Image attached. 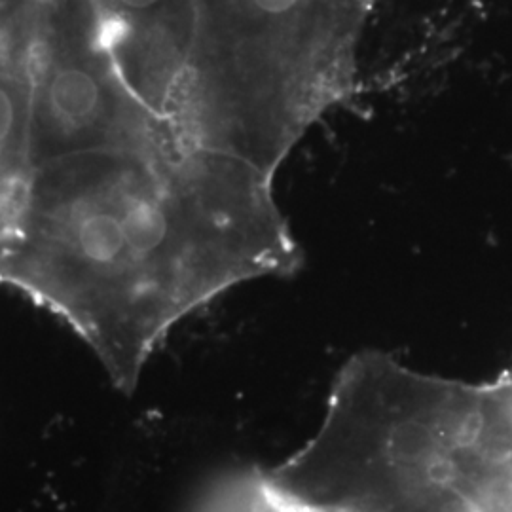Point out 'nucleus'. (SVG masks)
Segmentation results:
<instances>
[{
	"label": "nucleus",
	"instance_id": "nucleus-3",
	"mask_svg": "<svg viewBox=\"0 0 512 512\" xmlns=\"http://www.w3.org/2000/svg\"><path fill=\"white\" fill-rule=\"evenodd\" d=\"M128 14H148L164 4V0H114Z\"/></svg>",
	"mask_w": 512,
	"mask_h": 512
},
{
	"label": "nucleus",
	"instance_id": "nucleus-1",
	"mask_svg": "<svg viewBox=\"0 0 512 512\" xmlns=\"http://www.w3.org/2000/svg\"><path fill=\"white\" fill-rule=\"evenodd\" d=\"M268 175L167 129L35 169L0 283L73 327L131 393L186 315L302 255Z\"/></svg>",
	"mask_w": 512,
	"mask_h": 512
},
{
	"label": "nucleus",
	"instance_id": "nucleus-2",
	"mask_svg": "<svg viewBox=\"0 0 512 512\" xmlns=\"http://www.w3.org/2000/svg\"><path fill=\"white\" fill-rule=\"evenodd\" d=\"M190 512H338L285 492L270 471L251 467L219 476Z\"/></svg>",
	"mask_w": 512,
	"mask_h": 512
}]
</instances>
